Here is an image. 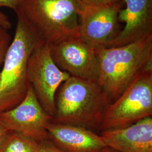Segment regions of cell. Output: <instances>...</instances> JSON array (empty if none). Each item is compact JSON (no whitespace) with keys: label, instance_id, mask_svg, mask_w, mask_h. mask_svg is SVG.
Here are the masks:
<instances>
[{"label":"cell","instance_id":"cell-12","mask_svg":"<svg viewBox=\"0 0 152 152\" xmlns=\"http://www.w3.org/2000/svg\"><path fill=\"white\" fill-rule=\"evenodd\" d=\"M100 135L117 152H152V117L124 129L102 131Z\"/></svg>","mask_w":152,"mask_h":152},{"label":"cell","instance_id":"cell-20","mask_svg":"<svg viewBox=\"0 0 152 152\" xmlns=\"http://www.w3.org/2000/svg\"><path fill=\"white\" fill-rule=\"evenodd\" d=\"M99 152H117L115 150L109 148V147H107L105 148L102 151H101Z\"/></svg>","mask_w":152,"mask_h":152},{"label":"cell","instance_id":"cell-3","mask_svg":"<svg viewBox=\"0 0 152 152\" xmlns=\"http://www.w3.org/2000/svg\"><path fill=\"white\" fill-rule=\"evenodd\" d=\"M14 37L0 71V114L14 108L27 95L28 61L34 50L43 42L20 11L16 12Z\"/></svg>","mask_w":152,"mask_h":152},{"label":"cell","instance_id":"cell-7","mask_svg":"<svg viewBox=\"0 0 152 152\" xmlns=\"http://www.w3.org/2000/svg\"><path fill=\"white\" fill-rule=\"evenodd\" d=\"M123 1L99 6H79L80 36L93 48H109L121 31L118 14Z\"/></svg>","mask_w":152,"mask_h":152},{"label":"cell","instance_id":"cell-8","mask_svg":"<svg viewBox=\"0 0 152 152\" xmlns=\"http://www.w3.org/2000/svg\"><path fill=\"white\" fill-rule=\"evenodd\" d=\"M55 64L70 76L98 80L99 63L95 48L80 37H71L50 46Z\"/></svg>","mask_w":152,"mask_h":152},{"label":"cell","instance_id":"cell-18","mask_svg":"<svg viewBox=\"0 0 152 152\" xmlns=\"http://www.w3.org/2000/svg\"><path fill=\"white\" fill-rule=\"evenodd\" d=\"M0 26L9 29L12 27V24L9 18L5 14L0 11Z\"/></svg>","mask_w":152,"mask_h":152},{"label":"cell","instance_id":"cell-17","mask_svg":"<svg viewBox=\"0 0 152 152\" xmlns=\"http://www.w3.org/2000/svg\"><path fill=\"white\" fill-rule=\"evenodd\" d=\"M22 0H0V7H5L13 10L16 12Z\"/></svg>","mask_w":152,"mask_h":152},{"label":"cell","instance_id":"cell-5","mask_svg":"<svg viewBox=\"0 0 152 152\" xmlns=\"http://www.w3.org/2000/svg\"><path fill=\"white\" fill-rule=\"evenodd\" d=\"M152 115V70L140 73L105 109L100 132L124 129Z\"/></svg>","mask_w":152,"mask_h":152},{"label":"cell","instance_id":"cell-9","mask_svg":"<svg viewBox=\"0 0 152 152\" xmlns=\"http://www.w3.org/2000/svg\"><path fill=\"white\" fill-rule=\"evenodd\" d=\"M53 118L39 102L30 84L22 102L14 108L0 114V121L7 130L38 142L49 139L47 126Z\"/></svg>","mask_w":152,"mask_h":152},{"label":"cell","instance_id":"cell-6","mask_svg":"<svg viewBox=\"0 0 152 152\" xmlns=\"http://www.w3.org/2000/svg\"><path fill=\"white\" fill-rule=\"evenodd\" d=\"M70 76L55 64L49 45L42 42L34 50L28 61V81L43 108L53 118L56 91Z\"/></svg>","mask_w":152,"mask_h":152},{"label":"cell","instance_id":"cell-13","mask_svg":"<svg viewBox=\"0 0 152 152\" xmlns=\"http://www.w3.org/2000/svg\"><path fill=\"white\" fill-rule=\"evenodd\" d=\"M38 142L9 131L0 145V152H37Z\"/></svg>","mask_w":152,"mask_h":152},{"label":"cell","instance_id":"cell-10","mask_svg":"<svg viewBox=\"0 0 152 152\" xmlns=\"http://www.w3.org/2000/svg\"><path fill=\"white\" fill-rule=\"evenodd\" d=\"M126 5L118 14L125 26L110 47L135 42L152 36V0H122Z\"/></svg>","mask_w":152,"mask_h":152},{"label":"cell","instance_id":"cell-1","mask_svg":"<svg viewBox=\"0 0 152 152\" xmlns=\"http://www.w3.org/2000/svg\"><path fill=\"white\" fill-rule=\"evenodd\" d=\"M112 101L96 81L70 76L55 95L53 122L100 131L105 109Z\"/></svg>","mask_w":152,"mask_h":152},{"label":"cell","instance_id":"cell-2","mask_svg":"<svg viewBox=\"0 0 152 152\" xmlns=\"http://www.w3.org/2000/svg\"><path fill=\"white\" fill-rule=\"evenodd\" d=\"M99 63L97 82L112 102L140 73L152 70V36L122 46L95 49Z\"/></svg>","mask_w":152,"mask_h":152},{"label":"cell","instance_id":"cell-4","mask_svg":"<svg viewBox=\"0 0 152 152\" xmlns=\"http://www.w3.org/2000/svg\"><path fill=\"white\" fill-rule=\"evenodd\" d=\"M78 9L76 0H22L17 11L50 46L66 38L80 36Z\"/></svg>","mask_w":152,"mask_h":152},{"label":"cell","instance_id":"cell-11","mask_svg":"<svg viewBox=\"0 0 152 152\" xmlns=\"http://www.w3.org/2000/svg\"><path fill=\"white\" fill-rule=\"evenodd\" d=\"M49 139L65 152H99L107 147L103 139L86 128L51 122L47 126Z\"/></svg>","mask_w":152,"mask_h":152},{"label":"cell","instance_id":"cell-15","mask_svg":"<svg viewBox=\"0 0 152 152\" xmlns=\"http://www.w3.org/2000/svg\"><path fill=\"white\" fill-rule=\"evenodd\" d=\"M37 152H65L61 151L49 139L38 142Z\"/></svg>","mask_w":152,"mask_h":152},{"label":"cell","instance_id":"cell-14","mask_svg":"<svg viewBox=\"0 0 152 152\" xmlns=\"http://www.w3.org/2000/svg\"><path fill=\"white\" fill-rule=\"evenodd\" d=\"M11 41V36L9 33V29L0 26V66L4 63Z\"/></svg>","mask_w":152,"mask_h":152},{"label":"cell","instance_id":"cell-16","mask_svg":"<svg viewBox=\"0 0 152 152\" xmlns=\"http://www.w3.org/2000/svg\"><path fill=\"white\" fill-rule=\"evenodd\" d=\"M122 0H76L79 6H99L115 3Z\"/></svg>","mask_w":152,"mask_h":152},{"label":"cell","instance_id":"cell-19","mask_svg":"<svg viewBox=\"0 0 152 152\" xmlns=\"http://www.w3.org/2000/svg\"><path fill=\"white\" fill-rule=\"evenodd\" d=\"M8 131H9L6 129L5 127L0 121V145H1V143L2 142L3 140H4Z\"/></svg>","mask_w":152,"mask_h":152}]
</instances>
